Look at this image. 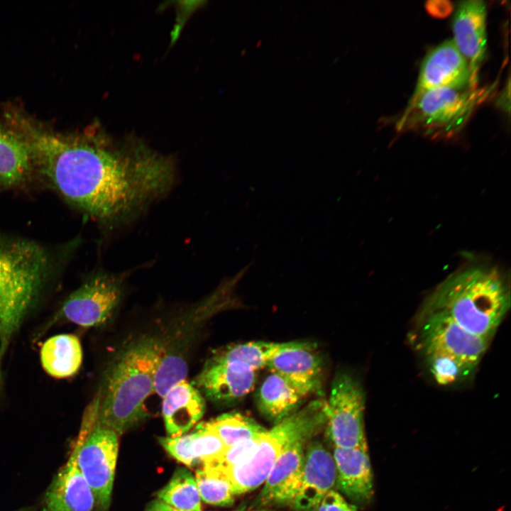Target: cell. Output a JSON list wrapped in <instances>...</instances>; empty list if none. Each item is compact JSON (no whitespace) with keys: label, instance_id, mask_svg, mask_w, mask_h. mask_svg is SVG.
I'll use <instances>...</instances> for the list:
<instances>
[{"label":"cell","instance_id":"obj_10","mask_svg":"<svg viewBox=\"0 0 511 511\" xmlns=\"http://www.w3.org/2000/svg\"><path fill=\"white\" fill-rule=\"evenodd\" d=\"M123 277L99 272L87 279L64 301L56 319L84 327L101 326L112 317L123 292Z\"/></svg>","mask_w":511,"mask_h":511},{"label":"cell","instance_id":"obj_24","mask_svg":"<svg viewBox=\"0 0 511 511\" xmlns=\"http://www.w3.org/2000/svg\"><path fill=\"white\" fill-rule=\"evenodd\" d=\"M226 447L261 435L266 429L238 412L223 414L209 422Z\"/></svg>","mask_w":511,"mask_h":511},{"label":"cell","instance_id":"obj_32","mask_svg":"<svg viewBox=\"0 0 511 511\" xmlns=\"http://www.w3.org/2000/svg\"><path fill=\"white\" fill-rule=\"evenodd\" d=\"M145 511H180L160 500L153 501Z\"/></svg>","mask_w":511,"mask_h":511},{"label":"cell","instance_id":"obj_7","mask_svg":"<svg viewBox=\"0 0 511 511\" xmlns=\"http://www.w3.org/2000/svg\"><path fill=\"white\" fill-rule=\"evenodd\" d=\"M92 405L75 446L77 463L93 492L96 505L106 511L110 504L119 451V436L96 422Z\"/></svg>","mask_w":511,"mask_h":511},{"label":"cell","instance_id":"obj_18","mask_svg":"<svg viewBox=\"0 0 511 511\" xmlns=\"http://www.w3.org/2000/svg\"><path fill=\"white\" fill-rule=\"evenodd\" d=\"M95 498L77 463L75 446L53 478L44 498V511H92Z\"/></svg>","mask_w":511,"mask_h":511},{"label":"cell","instance_id":"obj_26","mask_svg":"<svg viewBox=\"0 0 511 511\" xmlns=\"http://www.w3.org/2000/svg\"><path fill=\"white\" fill-rule=\"evenodd\" d=\"M195 482L201 500L206 503L228 506L234 501V493L227 480L204 468L195 472Z\"/></svg>","mask_w":511,"mask_h":511},{"label":"cell","instance_id":"obj_28","mask_svg":"<svg viewBox=\"0 0 511 511\" xmlns=\"http://www.w3.org/2000/svg\"><path fill=\"white\" fill-rule=\"evenodd\" d=\"M191 434L192 452L200 463L204 464L212 461L220 456L226 449L209 422L197 424Z\"/></svg>","mask_w":511,"mask_h":511},{"label":"cell","instance_id":"obj_13","mask_svg":"<svg viewBox=\"0 0 511 511\" xmlns=\"http://www.w3.org/2000/svg\"><path fill=\"white\" fill-rule=\"evenodd\" d=\"M477 82L468 63L452 40L431 50L421 65L413 95L438 88H465Z\"/></svg>","mask_w":511,"mask_h":511},{"label":"cell","instance_id":"obj_1","mask_svg":"<svg viewBox=\"0 0 511 511\" xmlns=\"http://www.w3.org/2000/svg\"><path fill=\"white\" fill-rule=\"evenodd\" d=\"M9 126L26 145L33 169L104 226L131 220L175 183L173 160L141 142L117 143L97 131L57 133L18 111Z\"/></svg>","mask_w":511,"mask_h":511},{"label":"cell","instance_id":"obj_33","mask_svg":"<svg viewBox=\"0 0 511 511\" xmlns=\"http://www.w3.org/2000/svg\"><path fill=\"white\" fill-rule=\"evenodd\" d=\"M236 511H270L268 510H236Z\"/></svg>","mask_w":511,"mask_h":511},{"label":"cell","instance_id":"obj_21","mask_svg":"<svg viewBox=\"0 0 511 511\" xmlns=\"http://www.w3.org/2000/svg\"><path fill=\"white\" fill-rule=\"evenodd\" d=\"M43 368L50 375L65 378L75 375L82 362V348L79 339L62 334L48 339L40 349Z\"/></svg>","mask_w":511,"mask_h":511},{"label":"cell","instance_id":"obj_31","mask_svg":"<svg viewBox=\"0 0 511 511\" xmlns=\"http://www.w3.org/2000/svg\"><path fill=\"white\" fill-rule=\"evenodd\" d=\"M315 511H357V507L333 489L322 499Z\"/></svg>","mask_w":511,"mask_h":511},{"label":"cell","instance_id":"obj_23","mask_svg":"<svg viewBox=\"0 0 511 511\" xmlns=\"http://www.w3.org/2000/svg\"><path fill=\"white\" fill-rule=\"evenodd\" d=\"M158 496L160 500L180 511H202L194 477L185 468L178 469Z\"/></svg>","mask_w":511,"mask_h":511},{"label":"cell","instance_id":"obj_4","mask_svg":"<svg viewBox=\"0 0 511 511\" xmlns=\"http://www.w3.org/2000/svg\"><path fill=\"white\" fill-rule=\"evenodd\" d=\"M48 267V256L40 244L0 233L1 355L35 301Z\"/></svg>","mask_w":511,"mask_h":511},{"label":"cell","instance_id":"obj_9","mask_svg":"<svg viewBox=\"0 0 511 511\" xmlns=\"http://www.w3.org/2000/svg\"><path fill=\"white\" fill-rule=\"evenodd\" d=\"M492 339L473 334L438 312H421L417 346L422 353L434 352L455 357L476 368Z\"/></svg>","mask_w":511,"mask_h":511},{"label":"cell","instance_id":"obj_30","mask_svg":"<svg viewBox=\"0 0 511 511\" xmlns=\"http://www.w3.org/2000/svg\"><path fill=\"white\" fill-rule=\"evenodd\" d=\"M160 444L175 459L187 466H195L200 462L194 456L191 449L192 434L159 438Z\"/></svg>","mask_w":511,"mask_h":511},{"label":"cell","instance_id":"obj_35","mask_svg":"<svg viewBox=\"0 0 511 511\" xmlns=\"http://www.w3.org/2000/svg\"><path fill=\"white\" fill-rule=\"evenodd\" d=\"M1 351H0V382H1Z\"/></svg>","mask_w":511,"mask_h":511},{"label":"cell","instance_id":"obj_11","mask_svg":"<svg viewBox=\"0 0 511 511\" xmlns=\"http://www.w3.org/2000/svg\"><path fill=\"white\" fill-rule=\"evenodd\" d=\"M256 380V371L228 358L219 350L207 359L192 384L204 398L229 405L251 392Z\"/></svg>","mask_w":511,"mask_h":511},{"label":"cell","instance_id":"obj_19","mask_svg":"<svg viewBox=\"0 0 511 511\" xmlns=\"http://www.w3.org/2000/svg\"><path fill=\"white\" fill-rule=\"evenodd\" d=\"M205 412V398L185 380L172 386L163 397L162 413L168 436L186 434Z\"/></svg>","mask_w":511,"mask_h":511},{"label":"cell","instance_id":"obj_6","mask_svg":"<svg viewBox=\"0 0 511 511\" xmlns=\"http://www.w3.org/2000/svg\"><path fill=\"white\" fill-rule=\"evenodd\" d=\"M473 87L438 88L413 95L397 123L399 130L450 136L466 123L483 98Z\"/></svg>","mask_w":511,"mask_h":511},{"label":"cell","instance_id":"obj_16","mask_svg":"<svg viewBox=\"0 0 511 511\" xmlns=\"http://www.w3.org/2000/svg\"><path fill=\"white\" fill-rule=\"evenodd\" d=\"M310 439L294 441L273 464L258 495L261 506L291 505L299 483L304 452Z\"/></svg>","mask_w":511,"mask_h":511},{"label":"cell","instance_id":"obj_14","mask_svg":"<svg viewBox=\"0 0 511 511\" xmlns=\"http://www.w3.org/2000/svg\"><path fill=\"white\" fill-rule=\"evenodd\" d=\"M336 484L334 461L318 441L307 444L297 488L291 505L296 511H315Z\"/></svg>","mask_w":511,"mask_h":511},{"label":"cell","instance_id":"obj_17","mask_svg":"<svg viewBox=\"0 0 511 511\" xmlns=\"http://www.w3.org/2000/svg\"><path fill=\"white\" fill-rule=\"evenodd\" d=\"M332 456L336 468L335 485L354 504L368 503L374 489L367 444L355 448L334 447Z\"/></svg>","mask_w":511,"mask_h":511},{"label":"cell","instance_id":"obj_5","mask_svg":"<svg viewBox=\"0 0 511 511\" xmlns=\"http://www.w3.org/2000/svg\"><path fill=\"white\" fill-rule=\"evenodd\" d=\"M325 403L322 400H312L266 429L260 436L253 455L244 463L224 471L208 469L227 480L235 495L256 489L264 483L286 447L299 439H311L325 425Z\"/></svg>","mask_w":511,"mask_h":511},{"label":"cell","instance_id":"obj_2","mask_svg":"<svg viewBox=\"0 0 511 511\" xmlns=\"http://www.w3.org/2000/svg\"><path fill=\"white\" fill-rule=\"evenodd\" d=\"M510 306L505 273L487 261L469 260L429 296L422 312H438L466 331L492 339Z\"/></svg>","mask_w":511,"mask_h":511},{"label":"cell","instance_id":"obj_3","mask_svg":"<svg viewBox=\"0 0 511 511\" xmlns=\"http://www.w3.org/2000/svg\"><path fill=\"white\" fill-rule=\"evenodd\" d=\"M164 342V338L145 334L123 348L97 397V423L119 436L146 418L145 402L154 392Z\"/></svg>","mask_w":511,"mask_h":511},{"label":"cell","instance_id":"obj_29","mask_svg":"<svg viewBox=\"0 0 511 511\" xmlns=\"http://www.w3.org/2000/svg\"><path fill=\"white\" fill-rule=\"evenodd\" d=\"M260 436L226 447L220 456L202 464L203 466L214 471H224L244 463L255 451Z\"/></svg>","mask_w":511,"mask_h":511},{"label":"cell","instance_id":"obj_8","mask_svg":"<svg viewBox=\"0 0 511 511\" xmlns=\"http://www.w3.org/2000/svg\"><path fill=\"white\" fill-rule=\"evenodd\" d=\"M365 395L360 383L351 375L335 377L325 403L326 433L337 448L366 444L364 426Z\"/></svg>","mask_w":511,"mask_h":511},{"label":"cell","instance_id":"obj_34","mask_svg":"<svg viewBox=\"0 0 511 511\" xmlns=\"http://www.w3.org/2000/svg\"><path fill=\"white\" fill-rule=\"evenodd\" d=\"M18 511H33V510H31L29 509V508H25V509H22V510H18Z\"/></svg>","mask_w":511,"mask_h":511},{"label":"cell","instance_id":"obj_20","mask_svg":"<svg viewBox=\"0 0 511 511\" xmlns=\"http://www.w3.org/2000/svg\"><path fill=\"white\" fill-rule=\"evenodd\" d=\"M304 397L284 378L271 372L259 388L257 405L275 424L298 410Z\"/></svg>","mask_w":511,"mask_h":511},{"label":"cell","instance_id":"obj_12","mask_svg":"<svg viewBox=\"0 0 511 511\" xmlns=\"http://www.w3.org/2000/svg\"><path fill=\"white\" fill-rule=\"evenodd\" d=\"M267 367L304 397L322 388L323 362L312 344L302 341L285 342Z\"/></svg>","mask_w":511,"mask_h":511},{"label":"cell","instance_id":"obj_22","mask_svg":"<svg viewBox=\"0 0 511 511\" xmlns=\"http://www.w3.org/2000/svg\"><path fill=\"white\" fill-rule=\"evenodd\" d=\"M32 170L25 143L13 131L0 124V188L19 185Z\"/></svg>","mask_w":511,"mask_h":511},{"label":"cell","instance_id":"obj_15","mask_svg":"<svg viewBox=\"0 0 511 511\" xmlns=\"http://www.w3.org/2000/svg\"><path fill=\"white\" fill-rule=\"evenodd\" d=\"M486 6L483 1H463L457 6L452 22V40L476 78L486 54Z\"/></svg>","mask_w":511,"mask_h":511},{"label":"cell","instance_id":"obj_27","mask_svg":"<svg viewBox=\"0 0 511 511\" xmlns=\"http://www.w3.org/2000/svg\"><path fill=\"white\" fill-rule=\"evenodd\" d=\"M435 380L440 385H449L463 380L474 368L462 361L445 354L429 352L422 353Z\"/></svg>","mask_w":511,"mask_h":511},{"label":"cell","instance_id":"obj_25","mask_svg":"<svg viewBox=\"0 0 511 511\" xmlns=\"http://www.w3.org/2000/svg\"><path fill=\"white\" fill-rule=\"evenodd\" d=\"M282 345L283 343L251 341L227 346L220 351L228 358L256 371L267 367Z\"/></svg>","mask_w":511,"mask_h":511}]
</instances>
